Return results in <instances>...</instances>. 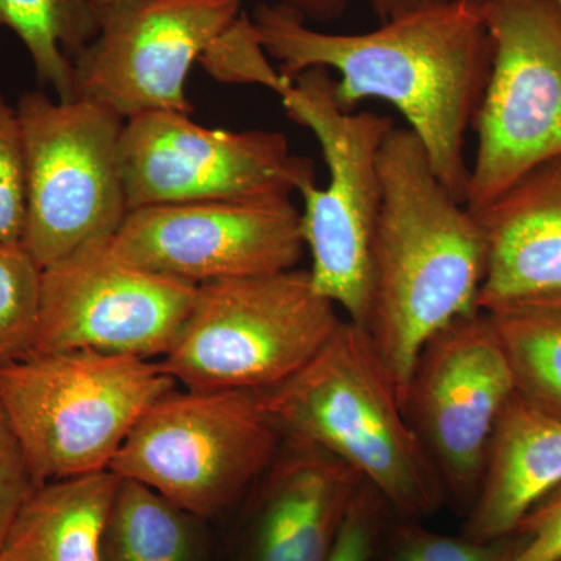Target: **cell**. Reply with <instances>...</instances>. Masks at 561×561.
<instances>
[{"mask_svg": "<svg viewBox=\"0 0 561 561\" xmlns=\"http://www.w3.org/2000/svg\"><path fill=\"white\" fill-rule=\"evenodd\" d=\"M251 21L284 79L312 68L334 70L343 110L370 99L391 103L423 142L446 190L467 205L465 144L493 58L483 0H440L356 35L316 31L279 2H262Z\"/></svg>", "mask_w": 561, "mask_h": 561, "instance_id": "obj_1", "label": "cell"}, {"mask_svg": "<svg viewBox=\"0 0 561 561\" xmlns=\"http://www.w3.org/2000/svg\"><path fill=\"white\" fill-rule=\"evenodd\" d=\"M379 173L362 330L404 411L421 350L454 320L481 311L486 243L478 216L446 190L409 128L394 127L383 140Z\"/></svg>", "mask_w": 561, "mask_h": 561, "instance_id": "obj_2", "label": "cell"}, {"mask_svg": "<svg viewBox=\"0 0 561 561\" xmlns=\"http://www.w3.org/2000/svg\"><path fill=\"white\" fill-rule=\"evenodd\" d=\"M283 437L330 453L373 486L391 515L421 519L445 504L434 465L402 411L367 332L342 320L323 348L262 391Z\"/></svg>", "mask_w": 561, "mask_h": 561, "instance_id": "obj_3", "label": "cell"}, {"mask_svg": "<svg viewBox=\"0 0 561 561\" xmlns=\"http://www.w3.org/2000/svg\"><path fill=\"white\" fill-rule=\"evenodd\" d=\"M176 387L160 360L98 351L0 364V400L38 486L110 470L144 412Z\"/></svg>", "mask_w": 561, "mask_h": 561, "instance_id": "obj_4", "label": "cell"}, {"mask_svg": "<svg viewBox=\"0 0 561 561\" xmlns=\"http://www.w3.org/2000/svg\"><path fill=\"white\" fill-rule=\"evenodd\" d=\"M341 321L309 271L202 284L160 364L184 389L271 390L301 370Z\"/></svg>", "mask_w": 561, "mask_h": 561, "instance_id": "obj_5", "label": "cell"}, {"mask_svg": "<svg viewBox=\"0 0 561 561\" xmlns=\"http://www.w3.org/2000/svg\"><path fill=\"white\" fill-rule=\"evenodd\" d=\"M334 87L331 70L312 68L289 81L279 98L287 116L319 140L330 172L323 190L312 181L300 191L313 287L364 328L373 234L382 201L379 154L394 125L391 117L343 110Z\"/></svg>", "mask_w": 561, "mask_h": 561, "instance_id": "obj_6", "label": "cell"}, {"mask_svg": "<svg viewBox=\"0 0 561 561\" xmlns=\"http://www.w3.org/2000/svg\"><path fill=\"white\" fill-rule=\"evenodd\" d=\"M283 434L257 390H172L153 402L110 465L203 519L249 493Z\"/></svg>", "mask_w": 561, "mask_h": 561, "instance_id": "obj_7", "label": "cell"}, {"mask_svg": "<svg viewBox=\"0 0 561 561\" xmlns=\"http://www.w3.org/2000/svg\"><path fill=\"white\" fill-rule=\"evenodd\" d=\"M25 162L27 217L22 247L41 268L95 242L113 239L128 214L121 173L125 119L102 103L18 101Z\"/></svg>", "mask_w": 561, "mask_h": 561, "instance_id": "obj_8", "label": "cell"}, {"mask_svg": "<svg viewBox=\"0 0 561 561\" xmlns=\"http://www.w3.org/2000/svg\"><path fill=\"white\" fill-rule=\"evenodd\" d=\"M493 58L472 127L467 208L479 213L524 173L561 157V10L556 0H483Z\"/></svg>", "mask_w": 561, "mask_h": 561, "instance_id": "obj_9", "label": "cell"}, {"mask_svg": "<svg viewBox=\"0 0 561 561\" xmlns=\"http://www.w3.org/2000/svg\"><path fill=\"white\" fill-rule=\"evenodd\" d=\"M121 173L128 210L214 201L291 197L316 181V164L279 131L209 130L190 114L125 121Z\"/></svg>", "mask_w": 561, "mask_h": 561, "instance_id": "obj_10", "label": "cell"}, {"mask_svg": "<svg viewBox=\"0 0 561 561\" xmlns=\"http://www.w3.org/2000/svg\"><path fill=\"white\" fill-rule=\"evenodd\" d=\"M110 241L43 268L35 354L87 350L161 360L175 345L198 286L119 260Z\"/></svg>", "mask_w": 561, "mask_h": 561, "instance_id": "obj_11", "label": "cell"}, {"mask_svg": "<svg viewBox=\"0 0 561 561\" xmlns=\"http://www.w3.org/2000/svg\"><path fill=\"white\" fill-rule=\"evenodd\" d=\"M243 0H121L98 7L99 32L73 60L76 98L122 119L191 114L192 66L242 16Z\"/></svg>", "mask_w": 561, "mask_h": 561, "instance_id": "obj_12", "label": "cell"}, {"mask_svg": "<svg viewBox=\"0 0 561 561\" xmlns=\"http://www.w3.org/2000/svg\"><path fill=\"white\" fill-rule=\"evenodd\" d=\"M513 394L511 367L486 312L454 320L421 350L404 413L446 500L471 507L494 427Z\"/></svg>", "mask_w": 561, "mask_h": 561, "instance_id": "obj_13", "label": "cell"}, {"mask_svg": "<svg viewBox=\"0 0 561 561\" xmlns=\"http://www.w3.org/2000/svg\"><path fill=\"white\" fill-rule=\"evenodd\" d=\"M110 249L136 267L202 286L294 271L306 243L291 198L271 197L128 210Z\"/></svg>", "mask_w": 561, "mask_h": 561, "instance_id": "obj_14", "label": "cell"}, {"mask_svg": "<svg viewBox=\"0 0 561 561\" xmlns=\"http://www.w3.org/2000/svg\"><path fill=\"white\" fill-rule=\"evenodd\" d=\"M362 483L330 453L284 437L251 489L236 561H327Z\"/></svg>", "mask_w": 561, "mask_h": 561, "instance_id": "obj_15", "label": "cell"}, {"mask_svg": "<svg viewBox=\"0 0 561 561\" xmlns=\"http://www.w3.org/2000/svg\"><path fill=\"white\" fill-rule=\"evenodd\" d=\"M474 214L486 243L479 309L561 300V157L530 169Z\"/></svg>", "mask_w": 561, "mask_h": 561, "instance_id": "obj_16", "label": "cell"}, {"mask_svg": "<svg viewBox=\"0 0 561 561\" xmlns=\"http://www.w3.org/2000/svg\"><path fill=\"white\" fill-rule=\"evenodd\" d=\"M561 485V420L513 394L491 437L463 535L511 537L524 516Z\"/></svg>", "mask_w": 561, "mask_h": 561, "instance_id": "obj_17", "label": "cell"}, {"mask_svg": "<svg viewBox=\"0 0 561 561\" xmlns=\"http://www.w3.org/2000/svg\"><path fill=\"white\" fill-rule=\"evenodd\" d=\"M119 476L105 470L39 485L0 548L5 561H102L105 529Z\"/></svg>", "mask_w": 561, "mask_h": 561, "instance_id": "obj_18", "label": "cell"}, {"mask_svg": "<svg viewBox=\"0 0 561 561\" xmlns=\"http://www.w3.org/2000/svg\"><path fill=\"white\" fill-rule=\"evenodd\" d=\"M205 519L133 479L119 478L105 529L102 561H209Z\"/></svg>", "mask_w": 561, "mask_h": 561, "instance_id": "obj_19", "label": "cell"}, {"mask_svg": "<svg viewBox=\"0 0 561 561\" xmlns=\"http://www.w3.org/2000/svg\"><path fill=\"white\" fill-rule=\"evenodd\" d=\"M0 27L24 44L41 83L76 99L73 60L99 32L94 0H0Z\"/></svg>", "mask_w": 561, "mask_h": 561, "instance_id": "obj_20", "label": "cell"}, {"mask_svg": "<svg viewBox=\"0 0 561 561\" xmlns=\"http://www.w3.org/2000/svg\"><path fill=\"white\" fill-rule=\"evenodd\" d=\"M486 313L516 393L561 420V300L522 302Z\"/></svg>", "mask_w": 561, "mask_h": 561, "instance_id": "obj_21", "label": "cell"}, {"mask_svg": "<svg viewBox=\"0 0 561 561\" xmlns=\"http://www.w3.org/2000/svg\"><path fill=\"white\" fill-rule=\"evenodd\" d=\"M43 268L22 245H0V364L35 356Z\"/></svg>", "mask_w": 561, "mask_h": 561, "instance_id": "obj_22", "label": "cell"}, {"mask_svg": "<svg viewBox=\"0 0 561 561\" xmlns=\"http://www.w3.org/2000/svg\"><path fill=\"white\" fill-rule=\"evenodd\" d=\"M268 58L253 21L242 14L214 41L201 61L214 79L225 83L261 84L279 95L291 80L273 69Z\"/></svg>", "mask_w": 561, "mask_h": 561, "instance_id": "obj_23", "label": "cell"}, {"mask_svg": "<svg viewBox=\"0 0 561 561\" xmlns=\"http://www.w3.org/2000/svg\"><path fill=\"white\" fill-rule=\"evenodd\" d=\"M386 549V561H508L513 537L493 541L451 537L426 529L416 519L398 518Z\"/></svg>", "mask_w": 561, "mask_h": 561, "instance_id": "obj_24", "label": "cell"}, {"mask_svg": "<svg viewBox=\"0 0 561 561\" xmlns=\"http://www.w3.org/2000/svg\"><path fill=\"white\" fill-rule=\"evenodd\" d=\"M27 217L25 162L16 106L0 94V245H22Z\"/></svg>", "mask_w": 561, "mask_h": 561, "instance_id": "obj_25", "label": "cell"}, {"mask_svg": "<svg viewBox=\"0 0 561 561\" xmlns=\"http://www.w3.org/2000/svg\"><path fill=\"white\" fill-rule=\"evenodd\" d=\"M390 513L381 494L362 483L327 561H375Z\"/></svg>", "mask_w": 561, "mask_h": 561, "instance_id": "obj_26", "label": "cell"}, {"mask_svg": "<svg viewBox=\"0 0 561 561\" xmlns=\"http://www.w3.org/2000/svg\"><path fill=\"white\" fill-rule=\"evenodd\" d=\"M36 489L20 437L0 400V548L22 505Z\"/></svg>", "mask_w": 561, "mask_h": 561, "instance_id": "obj_27", "label": "cell"}, {"mask_svg": "<svg viewBox=\"0 0 561 561\" xmlns=\"http://www.w3.org/2000/svg\"><path fill=\"white\" fill-rule=\"evenodd\" d=\"M512 537L508 561H561V485L524 516Z\"/></svg>", "mask_w": 561, "mask_h": 561, "instance_id": "obj_28", "label": "cell"}, {"mask_svg": "<svg viewBox=\"0 0 561 561\" xmlns=\"http://www.w3.org/2000/svg\"><path fill=\"white\" fill-rule=\"evenodd\" d=\"M279 3L290 7L306 21L327 22L341 16L348 0H279Z\"/></svg>", "mask_w": 561, "mask_h": 561, "instance_id": "obj_29", "label": "cell"}, {"mask_svg": "<svg viewBox=\"0 0 561 561\" xmlns=\"http://www.w3.org/2000/svg\"><path fill=\"white\" fill-rule=\"evenodd\" d=\"M435 2L440 0H370L371 9L381 22L394 20Z\"/></svg>", "mask_w": 561, "mask_h": 561, "instance_id": "obj_30", "label": "cell"}, {"mask_svg": "<svg viewBox=\"0 0 561 561\" xmlns=\"http://www.w3.org/2000/svg\"><path fill=\"white\" fill-rule=\"evenodd\" d=\"M121 2V0H94L95 5L103 7L110 5V3ZM262 2H279V0H262Z\"/></svg>", "mask_w": 561, "mask_h": 561, "instance_id": "obj_31", "label": "cell"}, {"mask_svg": "<svg viewBox=\"0 0 561 561\" xmlns=\"http://www.w3.org/2000/svg\"><path fill=\"white\" fill-rule=\"evenodd\" d=\"M556 2H557V5H559L560 10H561V0H556Z\"/></svg>", "mask_w": 561, "mask_h": 561, "instance_id": "obj_32", "label": "cell"}, {"mask_svg": "<svg viewBox=\"0 0 561 561\" xmlns=\"http://www.w3.org/2000/svg\"><path fill=\"white\" fill-rule=\"evenodd\" d=\"M0 561H5V559L2 557V553H0Z\"/></svg>", "mask_w": 561, "mask_h": 561, "instance_id": "obj_33", "label": "cell"}]
</instances>
